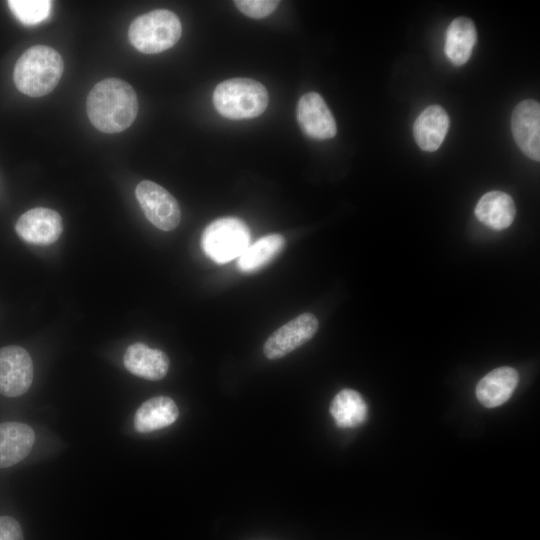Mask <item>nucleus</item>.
Listing matches in <instances>:
<instances>
[{
  "instance_id": "obj_21",
  "label": "nucleus",
  "mask_w": 540,
  "mask_h": 540,
  "mask_svg": "<svg viewBox=\"0 0 540 540\" xmlns=\"http://www.w3.org/2000/svg\"><path fill=\"white\" fill-rule=\"evenodd\" d=\"M14 16L25 25H36L48 18L52 3L48 0H10Z\"/></svg>"
},
{
  "instance_id": "obj_22",
  "label": "nucleus",
  "mask_w": 540,
  "mask_h": 540,
  "mask_svg": "<svg viewBox=\"0 0 540 540\" xmlns=\"http://www.w3.org/2000/svg\"><path fill=\"white\" fill-rule=\"evenodd\" d=\"M234 3L241 13L254 19L269 16L279 5V1L273 0H237Z\"/></svg>"
},
{
  "instance_id": "obj_9",
  "label": "nucleus",
  "mask_w": 540,
  "mask_h": 540,
  "mask_svg": "<svg viewBox=\"0 0 540 540\" xmlns=\"http://www.w3.org/2000/svg\"><path fill=\"white\" fill-rule=\"evenodd\" d=\"M513 137L520 150L534 161L540 160V106L524 100L514 108L511 118Z\"/></svg>"
},
{
  "instance_id": "obj_19",
  "label": "nucleus",
  "mask_w": 540,
  "mask_h": 540,
  "mask_svg": "<svg viewBox=\"0 0 540 540\" xmlns=\"http://www.w3.org/2000/svg\"><path fill=\"white\" fill-rule=\"evenodd\" d=\"M285 243V238L277 233L259 238L238 257L239 270L244 273L261 270L281 253Z\"/></svg>"
},
{
  "instance_id": "obj_3",
  "label": "nucleus",
  "mask_w": 540,
  "mask_h": 540,
  "mask_svg": "<svg viewBox=\"0 0 540 540\" xmlns=\"http://www.w3.org/2000/svg\"><path fill=\"white\" fill-rule=\"evenodd\" d=\"M267 89L250 78H232L219 83L213 92L216 110L232 120L250 119L261 115L268 106Z\"/></svg>"
},
{
  "instance_id": "obj_4",
  "label": "nucleus",
  "mask_w": 540,
  "mask_h": 540,
  "mask_svg": "<svg viewBox=\"0 0 540 540\" xmlns=\"http://www.w3.org/2000/svg\"><path fill=\"white\" fill-rule=\"evenodd\" d=\"M178 16L169 10H154L132 21L128 37L132 46L145 54H156L173 47L181 37Z\"/></svg>"
},
{
  "instance_id": "obj_1",
  "label": "nucleus",
  "mask_w": 540,
  "mask_h": 540,
  "mask_svg": "<svg viewBox=\"0 0 540 540\" xmlns=\"http://www.w3.org/2000/svg\"><path fill=\"white\" fill-rule=\"evenodd\" d=\"M138 109L133 87L119 78L98 82L86 100L90 122L104 133H119L127 129L136 119Z\"/></svg>"
},
{
  "instance_id": "obj_18",
  "label": "nucleus",
  "mask_w": 540,
  "mask_h": 540,
  "mask_svg": "<svg viewBox=\"0 0 540 540\" xmlns=\"http://www.w3.org/2000/svg\"><path fill=\"white\" fill-rule=\"evenodd\" d=\"M477 40V32L472 20L466 17L454 19L446 32L445 53L456 66L465 64Z\"/></svg>"
},
{
  "instance_id": "obj_20",
  "label": "nucleus",
  "mask_w": 540,
  "mask_h": 540,
  "mask_svg": "<svg viewBox=\"0 0 540 540\" xmlns=\"http://www.w3.org/2000/svg\"><path fill=\"white\" fill-rule=\"evenodd\" d=\"M329 411L338 427L353 428L364 423L368 407L360 393L346 388L335 395Z\"/></svg>"
},
{
  "instance_id": "obj_2",
  "label": "nucleus",
  "mask_w": 540,
  "mask_h": 540,
  "mask_svg": "<svg viewBox=\"0 0 540 540\" xmlns=\"http://www.w3.org/2000/svg\"><path fill=\"white\" fill-rule=\"evenodd\" d=\"M63 70L62 57L55 49L46 45H35L17 60L13 80L23 94L41 97L57 86Z\"/></svg>"
},
{
  "instance_id": "obj_13",
  "label": "nucleus",
  "mask_w": 540,
  "mask_h": 540,
  "mask_svg": "<svg viewBox=\"0 0 540 540\" xmlns=\"http://www.w3.org/2000/svg\"><path fill=\"white\" fill-rule=\"evenodd\" d=\"M35 442L34 430L21 422L0 423V468L23 460Z\"/></svg>"
},
{
  "instance_id": "obj_14",
  "label": "nucleus",
  "mask_w": 540,
  "mask_h": 540,
  "mask_svg": "<svg viewBox=\"0 0 540 540\" xmlns=\"http://www.w3.org/2000/svg\"><path fill=\"white\" fill-rule=\"evenodd\" d=\"M519 381L518 372L508 366L487 373L476 386L478 401L487 408L505 403L513 394Z\"/></svg>"
},
{
  "instance_id": "obj_8",
  "label": "nucleus",
  "mask_w": 540,
  "mask_h": 540,
  "mask_svg": "<svg viewBox=\"0 0 540 540\" xmlns=\"http://www.w3.org/2000/svg\"><path fill=\"white\" fill-rule=\"evenodd\" d=\"M319 322L312 313H303L290 320L266 340L264 355L270 360L280 359L308 342L317 332Z\"/></svg>"
},
{
  "instance_id": "obj_10",
  "label": "nucleus",
  "mask_w": 540,
  "mask_h": 540,
  "mask_svg": "<svg viewBox=\"0 0 540 540\" xmlns=\"http://www.w3.org/2000/svg\"><path fill=\"white\" fill-rule=\"evenodd\" d=\"M15 229L28 243L48 245L59 239L63 230L62 218L55 210L37 207L23 213Z\"/></svg>"
},
{
  "instance_id": "obj_6",
  "label": "nucleus",
  "mask_w": 540,
  "mask_h": 540,
  "mask_svg": "<svg viewBox=\"0 0 540 540\" xmlns=\"http://www.w3.org/2000/svg\"><path fill=\"white\" fill-rule=\"evenodd\" d=\"M135 194L146 218L155 227L171 231L179 225V204L165 188L153 181L144 180L137 185Z\"/></svg>"
},
{
  "instance_id": "obj_23",
  "label": "nucleus",
  "mask_w": 540,
  "mask_h": 540,
  "mask_svg": "<svg viewBox=\"0 0 540 540\" xmlns=\"http://www.w3.org/2000/svg\"><path fill=\"white\" fill-rule=\"evenodd\" d=\"M0 540H24L19 522L10 516H0Z\"/></svg>"
},
{
  "instance_id": "obj_7",
  "label": "nucleus",
  "mask_w": 540,
  "mask_h": 540,
  "mask_svg": "<svg viewBox=\"0 0 540 540\" xmlns=\"http://www.w3.org/2000/svg\"><path fill=\"white\" fill-rule=\"evenodd\" d=\"M33 362L22 347L11 345L0 348V393L18 397L30 388L33 381Z\"/></svg>"
},
{
  "instance_id": "obj_11",
  "label": "nucleus",
  "mask_w": 540,
  "mask_h": 540,
  "mask_svg": "<svg viewBox=\"0 0 540 540\" xmlns=\"http://www.w3.org/2000/svg\"><path fill=\"white\" fill-rule=\"evenodd\" d=\"M296 113L299 126L307 136L317 140H325L336 135L335 119L318 93L304 94L297 104Z\"/></svg>"
},
{
  "instance_id": "obj_16",
  "label": "nucleus",
  "mask_w": 540,
  "mask_h": 540,
  "mask_svg": "<svg viewBox=\"0 0 540 540\" xmlns=\"http://www.w3.org/2000/svg\"><path fill=\"white\" fill-rule=\"evenodd\" d=\"M179 416L176 403L167 396H157L143 402L134 416V428L149 433L173 424Z\"/></svg>"
},
{
  "instance_id": "obj_15",
  "label": "nucleus",
  "mask_w": 540,
  "mask_h": 540,
  "mask_svg": "<svg viewBox=\"0 0 540 540\" xmlns=\"http://www.w3.org/2000/svg\"><path fill=\"white\" fill-rule=\"evenodd\" d=\"M449 116L439 105L424 109L413 125V134L417 145L424 151L437 150L449 129Z\"/></svg>"
},
{
  "instance_id": "obj_12",
  "label": "nucleus",
  "mask_w": 540,
  "mask_h": 540,
  "mask_svg": "<svg viewBox=\"0 0 540 540\" xmlns=\"http://www.w3.org/2000/svg\"><path fill=\"white\" fill-rule=\"evenodd\" d=\"M123 364L130 373L147 380L157 381L166 376L170 361L163 351L138 342L126 349Z\"/></svg>"
},
{
  "instance_id": "obj_5",
  "label": "nucleus",
  "mask_w": 540,
  "mask_h": 540,
  "mask_svg": "<svg viewBox=\"0 0 540 540\" xmlns=\"http://www.w3.org/2000/svg\"><path fill=\"white\" fill-rule=\"evenodd\" d=\"M250 240V229L243 220L223 217L205 227L201 246L212 261L225 264L238 258L250 245Z\"/></svg>"
},
{
  "instance_id": "obj_17",
  "label": "nucleus",
  "mask_w": 540,
  "mask_h": 540,
  "mask_svg": "<svg viewBox=\"0 0 540 540\" xmlns=\"http://www.w3.org/2000/svg\"><path fill=\"white\" fill-rule=\"evenodd\" d=\"M474 212L477 219L486 226L502 230L512 224L516 207L507 193L490 191L479 199Z\"/></svg>"
}]
</instances>
